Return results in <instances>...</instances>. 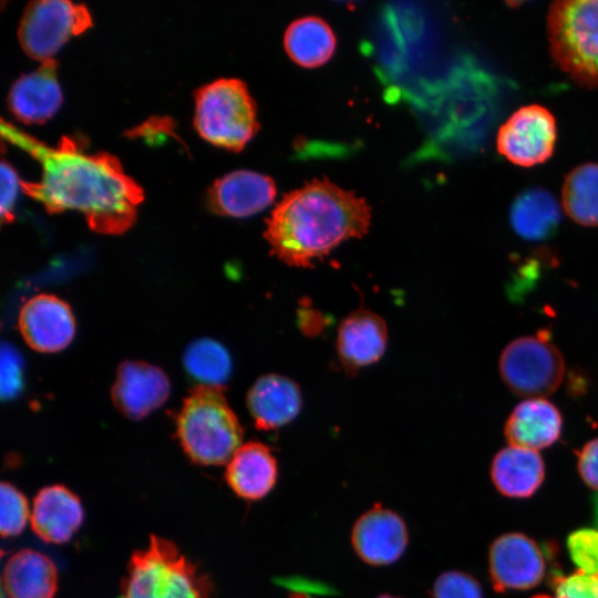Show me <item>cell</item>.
Listing matches in <instances>:
<instances>
[{"mask_svg":"<svg viewBox=\"0 0 598 598\" xmlns=\"http://www.w3.org/2000/svg\"><path fill=\"white\" fill-rule=\"evenodd\" d=\"M1 135L41 164V179L21 181V190L48 213L80 210L91 230L106 235L122 234L135 221L144 193L115 156L85 153L66 136L50 147L3 120Z\"/></svg>","mask_w":598,"mask_h":598,"instance_id":"obj_1","label":"cell"},{"mask_svg":"<svg viewBox=\"0 0 598 598\" xmlns=\"http://www.w3.org/2000/svg\"><path fill=\"white\" fill-rule=\"evenodd\" d=\"M371 208L363 197L315 178L283 195L266 220L271 254L292 267H310L343 241L363 237Z\"/></svg>","mask_w":598,"mask_h":598,"instance_id":"obj_2","label":"cell"},{"mask_svg":"<svg viewBox=\"0 0 598 598\" xmlns=\"http://www.w3.org/2000/svg\"><path fill=\"white\" fill-rule=\"evenodd\" d=\"M176 427L184 452L199 465L227 464L241 446L243 427L220 388L198 385L192 390Z\"/></svg>","mask_w":598,"mask_h":598,"instance_id":"obj_3","label":"cell"},{"mask_svg":"<svg viewBox=\"0 0 598 598\" xmlns=\"http://www.w3.org/2000/svg\"><path fill=\"white\" fill-rule=\"evenodd\" d=\"M121 598H213V587L173 542L152 535L130 559Z\"/></svg>","mask_w":598,"mask_h":598,"instance_id":"obj_4","label":"cell"},{"mask_svg":"<svg viewBox=\"0 0 598 598\" xmlns=\"http://www.w3.org/2000/svg\"><path fill=\"white\" fill-rule=\"evenodd\" d=\"M553 60L575 82L598 87V0H559L547 13Z\"/></svg>","mask_w":598,"mask_h":598,"instance_id":"obj_5","label":"cell"},{"mask_svg":"<svg viewBox=\"0 0 598 598\" xmlns=\"http://www.w3.org/2000/svg\"><path fill=\"white\" fill-rule=\"evenodd\" d=\"M194 126L207 142L239 152L257 134V106L239 79H218L195 93Z\"/></svg>","mask_w":598,"mask_h":598,"instance_id":"obj_6","label":"cell"},{"mask_svg":"<svg viewBox=\"0 0 598 598\" xmlns=\"http://www.w3.org/2000/svg\"><path fill=\"white\" fill-rule=\"evenodd\" d=\"M498 365L508 389L535 399L555 392L565 374L564 358L544 331L511 341Z\"/></svg>","mask_w":598,"mask_h":598,"instance_id":"obj_7","label":"cell"},{"mask_svg":"<svg viewBox=\"0 0 598 598\" xmlns=\"http://www.w3.org/2000/svg\"><path fill=\"white\" fill-rule=\"evenodd\" d=\"M92 25L87 8L65 0L32 1L25 7L18 30L23 51L32 59L47 61L74 35Z\"/></svg>","mask_w":598,"mask_h":598,"instance_id":"obj_8","label":"cell"},{"mask_svg":"<svg viewBox=\"0 0 598 598\" xmlns=\"http://www.w3.org/2000/svg\"><path fill=\"white\" fill-rule=\"evenodd\" d=\"M557 124L551 112L539 104L516 110L498 128L497 152L520 167L548 161L555 150Z\"/></svg>","mask_w":598,"mask_h":598,"instance_id":"obj_9","label":"cell"},{"mask_svg":"<svg viewBox=\"0 0 598 598\" xmlns=\"http://www.w3.org/2000/svg\"><path fill=\"white\" fill-rule=\"evenodd\" d=\"M19 330L30 348L52 353L66 348L75 333L71 307L50 293L30 298L21 308Z\"/></svg>","mask_w":598,"mask_h":598,"instance_id":"obj_10","label":"cell"},{"mask_svg":"<svg viewBox=\"0 0 598 598\" xmlns=\"http://www.w3.org/2000/svg\"><path fill=\"white\" fill-rule=\"evenodd\" d=\"M351 540L357 555L368 565L388 566L405 551L409 533L404 520L380 505L355 522Z\"/></svg>","mask_w":598,"mask_h":598,"instance_id":"obj_11","label":"cell"},{"mask_svg":"<svg viewBox=\"0 0 598 598\" xmlns=\"http://www.w3.org/2000/svg\"><path fill=\"white\" fill-rule=\"evenodd\" d=\"M169 380L159 368L143 361H124L112 386L116 409L132 420H141L164 404Z\"/></svg>","mask_w":598,"mask_h":598,"instance_id":"obj_12","label":"cell"},{"mask_svg":"<svg viewBox=\"0 0 598 598\" xmlns=\"http://www.w3.org/2000/svg\"><path fill=\"white\" fill-rule=\"evenodd\" d=\"M544 570L538 546L525 535H503L491 547L489 571L497 591L532 588L540 581Z\"/></svg>","mask_w":598,"mask_h":598,"instance_id":"obj_13","label":"cell"},{"mask_svg":"<svg viewBox=\"0 0 598 598\" xmlns=\"http://www.w3.org/2000/svg\"><path fill=\"white\" fill-rule=\"evenodd\" d=\"M276 194V184L270 176L240 169L215 181L208 189L207 202L216 214L243 218L264 210Z\"/></svg>","mask_w":598,"mask_h":598,"instance_id":"obj_14","label":"cell"},{"mask_svg":"<svg viewBox=\"0 0 598 598\" xmlns=\"http://www.w3.org/2000/svg\"><path fill=\"white\" fill-rule=\"evenodd\" d=\"M63 94L56 76L55 60L40 66L11 85L8 95L10 112L25 124H43L60 109Z\"/></svg>","mask_w":598,"mask_h":598,"instance_id":"obj_15","label":"cell"},{"mask_svg":"<svg viewBox=\"0 0 598 598\" xmlns=\"http://www.w3.org/2000/svg\"><path fill=\"white\" fill-rule=\"evenodd\" d=\"M84 511L80 498L63 485L45 486L33 499L30 524L43 542L64 544L83 523Z\"/></svg>","mask_w":598,"mask_h":598,"instance_id":"obj_16","label":"cell"},{"mask_svg":"<svg viewBox=\"0 0 598 598\" xmlns=\"http://www.w3.org/2000/svg\"><path fill=\"white\" fill-rule=\"evenodd\" d=\"M386 344V324L372 311H353L339 326L337 352L347 371H358L375 363L384 354Z\"/></svg>","mask_w":598,"mask_h":598,"instance_id":"obj_17","label":"cell"},{"mask_svg":"<svg viewBox=\"0 0 598 598\" xmlns=\"http://www.w3.org/2000/svg\"><path fill=\"white\" fill-rule=\"evenodd\" d=\"M301 405L299 385L280 374L260 377L247 394L248 411L260 430H275L288 424L299 414Z\"/></svg>","mask_w":598,"mask_h":598,"instance_id":"obj_18","label":"cell"},{"mask_svg":"<svg viewBox=\"0 0 598 598\" xmlns=\"http://www.w3.org/2000/svg\"><path fill=\"white\" fill-rule=\"evenodd\" d=\"M277 476V461L270 448L260 442L241 444L225 472L228 486L247 501L265 497L274 488Z\"/></svg>","mask_w":598,"mask_h":598,"instance_id":"obj_19","label":"cell"},{"mask_svg":"<svg viewBox=\"0 0 598 598\" xmlns=\"http://www.w3.org/2000/svg\"><path fill=\"white\" fill-rule=\"evenodd\" d=\"M558 409L547 400L536 398L520 402L505 423V437L511 446L537 451L555 443L561 432Z\"/></svg>","mask_w":598,"mask_h":598,"instance_id":"obj_20","label":"cell"},{"mask_svg":"<svg viewBox=\"0 0 598 598\" xmlns=\"http://www.w3.org/2000/svg\"><path fill=\"white\" fill-rule=\"evenodd\" d=\"M7 598H53L58 590V569L47 555L24 548L12 554L2 570Z\"/></svg>","mask_w":598,"mask_h":598,"instance_id":"obj_21","label":"cell"},{"mask_svg":"<svg viewBox=\"0 0 598 598\" xmlns=\"http://www.w3.org/2000/svg\"><path fill=\"white\" fill-rule=\"evenodd\" d=\"M509 224L525 240L539 241L551 237L561 221V209L556 197L546 188L524 189L509 208Z\"/></svg>","mask_w":598,"mask_h":598,"instance_id":"obj_22","label":"cell"},{"mask_svg":"<svg viewBox=\"0 0 598 598\" xmlns=\"http://www.w3.org/2000/svg\"><path fill=\"white\" fill-rule=\"evenodd\" d=\"M491 473L496 488L502 494L527 497L542 484L545 467L536 451L509 445L495 455Z\"/></svg>","mask_w":598,"mask_h":598,"instance_id":"obj_23","label":"cell"},{"mask_svg":"<svg viewBox=\"0 0 598 598\" xmlns=\"http://www.w3.org/2000/svg\"><path fill=\"white\" fill-rule=\"evenodd\" d=\"M290 59L303 68H317L330 60L337 41L331 27L321 18L302 17L292 21L283 35Z\"/></svg>","mask_w":598,"mask_h":598,"instance_id":"obj_24","label":"cell"},{"mask_svg":"<svg viewBox=\"0 0 598 598\" xmlns=\"http://www.w3.org/2000/svg\"><path fill=\"white\" fill-rule=\"evenodd\" d=\"M561 205L575 223L598 226V163H584L566 175Z\"/></svg>","mask_w":598,"mask_h":598,"instance_id":"obj_25","label":"cell"},{"mask_svg":"<svg viewBox=\"0 0 598 598\" xmlns=\"http://www.w3.org/2000/svg\"><path fill=\"white\" fill-rule=\"evenodd\" d=\"M183 363L186 372L199 385L220 388L231 373V359L219 342L200 338L185 350Z\"/></svg>","mask_w":598,"mask_h":598,"instance_id":"obj_26","label":"cell"},{"mask_svg":"<svg viewBox=\"0 0 598 598\" xmlns=\"http://www.w3.org/2000/svg\"><path fill=\"white\" fill-rule=\"evenodd\" d=\"M0 532L3 538L23 532L31 517L25 496L11 483L0 486Z\"/></svg>","mask_w":598,"mask_h":598,"instance_id":"obj_27","label":"cell"},{"mask_svg":"<svg viewBox=\"0 0 598 598\" xmlns=\"http://www.w3.org/2000/svg\"><path fill=\"white\" fill-rule=\"evenodd\" d=\"M567 545L578 570L587 574L598 571V530H576L568 537Z\"/></svg>","mask_w":598,"mask_h":598,"instance_id":"obj_28","label":"cell"},{"mask_svg":"<svg viewBox=\"0 0 598 598\" xmlns=\"http://www.w3.org/2000/svg\"><path fill=\"white\" fill-rule=\"evenodd\" d=\"M433 598H483L478 582L461 571H446L434 581Z\"/></svg>","mask_w":598,"mask_h":598,"instance_id":"obj_29","label":"cell"},{"mask_svg":"<svg viewBox=\"0 0 598 598\" xmlns=\"http://www.w3.org/2000/svg\"><path fill=\"white\" fill-rule=\"evenodd\" d=\"M553 587L558 598H598V571L577 570L568 576H556Z\"/></svg>","mask_w":598,"mask_h":598,"instance_id":"obj_30","label":"cell"},{"mask_svg":"<svg viewBox=\"0 0 598 598\" xmlns=\"http://www.w3.org/2000/svg\"><path fill=\"white\" fill-rule=\"evenodd\" d=\"M1 393L3 399H12L22 389V361L9 344H3L1 354Z\"/></svg>","mask_w":598,"mask_h":598,"instance_id":"obj_31","label":"cell"},{"mask_svg":"<svg viewBox=\"0 0 598 598\" xmlns=\"http://www.w3.org/2000/svg\"><path fill=\"white\" fill-rule=\"evenodd\" d=\"M1 219L3 223L13 220V206L16 204L21 181L16 169L6 159L1 161Z\"/></svg>","mask_w":598,"mask_h":598,"instance_id":"obj_32","label":"cell"},{"mask_svg":"<svg viewBox=\"0 0 598 598\" xmlns=\"http://www.w3.org/2000/svg\"><path fill=\"white\" fill-rule=\"evenodd\" d=\"M578 470L586 484L598 489V439L589 441L578 453Z\"/></svg>","mask_w":598,"mask_h":598,"instance_id":"obj_33","label":"cell"},{"mask_svg":"<svg viewBox=\"0 0 598 598\" xmlns=\"http://www.w3.org/2000/svg\"><path fill=\"white\" fill-rule=\"evenodd\" d=\"M377 598H401V597H395V596H391V595H381Z\"/></svg>","mask_w":598,"mask_h":598,"instance_id":"obj_34","label":"cell"},{"mask_svg":"<svg viewBox=\"0 0 598 598\" xmlns=\"http://www.w3.org/2000/svg\"><path fill=\"white\" fill-rule=\"evenodd\" d=\"M533 598H558V597H550V596H545V595H540V596H536V597H533Z\"/></svg>","mask_w":598,"mask_h":598,"instance_id":"obj_35","label":"cell"}]
</instances>
